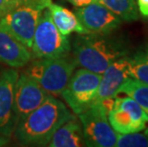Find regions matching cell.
<instances>
[{"label": "cell", "mask_w": 148, "mask_h": 147, "mask_svg": "<svg viewBox=\"0 0 148 147\" xmlns=\"http://www.w3.org/2000/svg\"><path fill=\"white\" fill-rule=\"evenodd\" d=\"M73 117L75 116L63 102L50 95L36 110L16 124L14 133L22 145L47 146L53 133Z\"/></svg>", "instance_id": "1"}, {"label": "cell", "mask_w": 148, "mask_h": 147, "mask_svg": "<svg viewBox=\"0 0 148 147\" xmlns=\"http://www.w3.org/2000/svg\"><path fill=\"white\" fill-rule=\"evenodd\" d=\"M110 34H80L71 45L75 63L86 70L101 75L116 59L129 55L127 45Z\"/></svg>", "instance_id": "2"}, {"label": "cell", "mask_w": 148, "mask_h": 147, "mask_svg": "<svg viewBox=\"0 0 148 147\" xmlns=\"http://www.w3.org/2000/svg\"><path fill=\"white\" fill-rule=\"evenodd\" d=\"M29 64V63H28ZM77 65L72 55L36 58L24 73L34 79L49 95L61 96Z\"/></svg>", "instance_id": "3"}, {"label": "cell", "mask_w": 148, "mask_h": 147, "mask_svg": "<svg viewBox=\"0 0 148 147\" xmlns=\"http://www.w3.org/2000/svg\"><path fill=\"white\" fill-rule=\"evenodd\" d=\"M51 2L52 0H17L0 16V25L30 50L40 14Z\"/></svg>", "instance_id": "4"}, {"label": "cell", "mask_w": 148, "mask_h": 147, "mask_svg": "<svg viewBox=\"0 0 148 147\" xmlns=\"http://www.w3.org/2000/svg\"><path fill=\"white\" fill-rule=\"evenodd\" d=\"M30 51L34 59L64 57L71 52L70 39L55 26L48 8L39 16Z\"/></svg>", "instance_id": "5"}, {"label": "cell", "mask_w": 148, "mask_h": 147, "mask_svg": "<svg viewBox=\"0 0 148 147\" xmlns=\"http://www.w3.org/2000/svg\"><path fill=\"white\" fill-rule=\"evenodd\" d=\"M83 131L84 142L91 147H114L118 133L108 120V112L100 101H96L78 114Z\"/></svg>", "instance_id": "6"}, {"label": "cell", "mask_w": 148, "mask_h": 147, "mask_svg": "<svg viewBox=\"0 0 148 147\" xmlns=\"http://www.w3.org/2000/svg\"><path fill=\"white\" fill-rule=\"evenodd\" d=\"M101 75L80 68L72 75L61 93L68 107L75 115L86 110L96 101Z\"/></svg>", "instance_id": "7"}, {"label": "cell", "mask_w": 148, "mask_h": 147, "mask_svg": "<svg viewBox=\"0 0 148 147\" xmlns=\"http://www.w3.org/2000/svg\"><path fill=\"white\" fill-rule=\"evenodd\" d=\"M108 120L119 134L141 132L146 128L148 115L130 96H116L108 112Z\"/></svg>", "instance_id": "8"}, {"label": "cell", "mask_w": 148, "mask_h": 147, "mask_svg": "<svg viewBox=\"0 0 148 147\" xmlns=\"http://www.w3.org/2000/svg\"><path fill=\"white\" fill-rule=\"evenodd\" d=\"M50 95L25 73L18 76L14 88V116L16 124L38 107Z\"/></svg>", "instance_id": "9"}, {"label": "cell", "mask_w": 148, "mask_h": 147, "mask_svg": "<svg viewBox=\"0 0 148 147\" xmlns=\"http://www.w3.org/2000/svg\"><path fill=\"white\" fill-rule=\"evenodd\" d=\"M75 14L88 33L107 34L121 26L122 20L97 1L75 8Z\"/></svg>", "instance_id": "10"}, {"label": "cell", "mask_w": 148, "mask_h": 147, "mask_svg": "<svg viewBox=\"0 0 148 147\" xmlns=\"http://www.w3.org/2000/svg\"><path fill=\"white\" fill-rule=\"evenodd\" d=\"M18 72L6 69L0 73V135L11 137L14 132L16 121L14 116V88Z\"/></svg>", "instance_id": "11"}, {"label": "cell", "mask_w": 148, "mask_h": 147, "mask_svg": "<svg viewBox=\"0 0 148 147\" xmlns=\"http://www.w3.org/2000/svg\"><path fill=\"white\" fill-rule=\"evenodd\" d=\"M129 55L116 59L101 74L96 101L115 98L119 95V89L129 79Z\"/></svg>", "instance_id": "12"}, {"label": "cell", "mask_w": 148, "mask_h": 147, "mask_svg": "<svg viewBox=\"0 0 148 147\" xmlns=\"http://www.w3.org/2000/svg\"><path fill=\"white\" fill-rule=\"evenodd\" d=\"M32 55L26 46L0 25V62L12 68L28 65Z\"/></svg>", "instance_id": "13"}, {"label": "cell", "mask_w": 148, "mask_h": 147, "mask_svg": "<svg viewBox=\"0 0 148 147\" xmlns=\"http://www.w3.org/2000/svg\"><path fill=\"white\" fill-rule=\"evenodd\" d=\"M82 126L77 118L73 117L53 133L48 145L50 147H80L84 146Z\"/></svg>", "instance_id": "14"}, {"label": "cell", "mask_w": 148, "mask_h": 147, "mask_svg": "<svg viewBox=\"0 0 148 147\" xmlns=\"http://www.w3.org/2000/svg\"><path fill=\"white\" fill-rule=\"evenodd\" d=\"M48 10L53 24L61 34L69 36L73 33H77L78 34H88L74 12L53 2L49 4Z\"/></svg>", "instance_id": "15"}, {"label": "cell", "mask_w": 148, "mask_h": 147, "mask_svg": "<svg viewBox=\"0 0 148 147\" xmlns=\"http://www.w3.org/2000/svg\"><path fill=\"white\" fill-rule=\"evenodd\" d=\"M122 21L134 22L140 18L136 0H99Z\"/></svg>", "instance_id": "16"}, {"label": "cell", "mask_w": 148, "mask_h": 147, "mask_svg": "<svg viewBox=\"0 0 148 147\" xmlns=\"http://www.w3.org/2000/svg\"><path fill=\"white\" fill-rule=\"evenodd\" d=\"M128 74L131 79L148 84V45L129 55Z\"/></svg>", "instance_id": "17"}, {"label": "cell", "mask_w": 148, "mask_h": 147, "mask_svg": "<svg viewBox=\"0 0 148 147\" xmlns=\"http://www.w3.org/2000/svg\"><path fill=\"white\" fill-rule=\"evenodd\" d=\"M119 94L132 98L148 115V84L129 77L119 87Z\"/></svg>", "instance_id": "18"}, {"label": "cell", "mask_w": 148, "mask_h": 147, "mask_svg": "<svg viewBox=\"0 0 148 147\" xmlns=\"http://www.w3.org/2000/svg\"><path fill=\"white\" fill-rule=\"evenodd\" d=\"M116 147H148V135L145 133L135 132L119 134L116 136Z\"/></svg>", "instance_id": "19"}, {"label": "cell", "mask_w": 148, "mask_h": 147, "mask_svg": "<svg viewBox=\"0 0 148 147\" xmlns=\"http://www.w3.org/2000/svg\"><path fill=\"white\" fill-rule=\"evenodd\" d=\"M138 14L145 19H148V0H136Z\"/></svg>", "instance_id": "20"}, {"label": "cell", "mask_w": 148, "mask_h": 147, "mask_svg": "<svg viewBox=\"0 0 148 147\" xmlns=\"http://www.w3.org/2000/svg\"><path fill=\"white\" fill-rule=\"evenodd\" d=\"M16 2L17 0H0V16L10 10Z\"/></svg>", "instance_id": "21"}, {"label": "cell", "mask_w": 148, "mask_h": 147, "mask_svg": "<svg viewBox=\"0 0 148 147\" xmlns=\"http://www.w3.org/2000/svg\"><path fill=\"white\" fill-rule=\"evenodd\" d=\"M66 1H68L70 4L75 6V8H78V7H84V6L92 4V3L97 2L99 0H66Z\"/></svg>", "instance_id": "22"}, {"label": "cell", "mask_w": 148, "mask_h": 147, "mask_svg": "<svg viewBox=\"0 0 148 147\" xmlns=\"http://www.w3.org/2000/svg\"><path fill=\"white\" fill-rule=\"evenodd\" d=\"M10 137H7V136H4V135H0V147L1 146H5L7 145L9 142H10Z\"/></svg>", "instance_id": "23"}, {"label": "cell", "mask_w": 148, "mask_h": 147, "mask_svg": "<svg viewBox=\"0 0 148 147\" xmlns=\"http://www.w3.org/2000/svg\"><path fill=\"white\" fill-rule=\"evenodd\" d=\"M144 133H145V134H147V135H148V128H147V129H146L145 131H144Z\"/></svg>", "instance_id": "24"}]
</instances>
